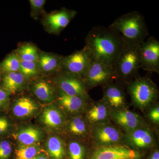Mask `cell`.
<instances>
[{
    "label": "cell",
    "instance_id": "d590c367",
    "mask_svg": "<svg viewBox=\"0 0 159 159\" xmlns=\"http://www.w3.org/2000/svg\"><path fill=\"white\" fill-rule=\"evenodd\" d=\"M32 159H50L47 156L43 154L40 153Z\"/></svg>",
    "mask_w": 159,
    "mask_h": 159
},
{
    "label": "cell",
    "instance_id": "7402d4cb",
    "mask_svg": "<svg viewBox=\"0 0 159 159\" xmlns=\"http://www.w3.org/2000/svg\"><path fill=\"white\" fill-rule=\"evenodd\" d=\"M66 126L68 132L74 136L82 139L89 136V124L85 117L81 115L72 117Z\"/></svg>",
    "mask_w": 159,
    "mask_h": 159
},
{
    "label": "cell",
    "instance_id": "d6986e66",
    "mask_svg": "<svg viewBox=\"0 0 159 159\" xmlns=\"http://www.w3.org/2000/svg\"><path fill=\"white\" fill-rule=\"evenodd\" d=\"M25 84V78L19 72L2 73L1 88L10 94L22 90Z\"/></svg>",
    "mask_w": 159,
    "mask_h": 159
},
{
    "label": "cell",
    "instance_id": "8992f818",
    "mask_svg": "<svg viewBox=\"0 0 159 159\" xmlns=\"http://www.w3.org/2000/svg\"><path fill=\"white\" fill-rule=\"evenodd\" d=\"M83 80L88 90L116 80V73L113 66L93 60Z\"/></svg>",
    "mask_w": 159,
    "mask_h": 159
},
{
    "label": "cell",
    "instance_id": "d6a6232c",
    "mask_svg": "<svg viewBox=\"0 0 159 159\" xmlns=\"http://www.w3.org/2000/svg\"><path fill=\"white\" fill-rule=\"evenodd\" d=\"M148 116L152 122L156 124H158L159 122V106L157 105L152 107L149 111Z\"/></svg>",
    "mask_w": 159,
    "mask_h": 159
},
{
    "label": "cell",
    "instance_id": "1f68e13d",
    "mask_svg": "<svg viewBox=\"0 0 159 159\" xmlns=\"http://www.w3.org/2000/svg\"><path fill=\"white\" fill-rule=\"evenodd\" d=\"M11 94L2 88H0V109L5 108L8 105Z\"/></svg>",
    "mask_w": 159,
    "mask_h": 159
},
{
    "label": "cell",
    "instance_id": "ffe728a7",
    "mask_svg": "<svg viewBox=\"0 0 159 159\" xmlns=\"http://www.w3.org/2000/svg\"><path fill=\"white\" fill-rule=\"evenodd\" d=\"M32 91L39 101L45 103L53 102L57 98L55 88L52 83L46 80L41 79L34 82Z\"/></svg>",
    "mask_w": 159,
    "mask_h": 159
},
{
    "label": "cell",
    "instance_id": "603a6c76",
    "mask_svg": "<svg viewBox=\"0 0 159 159\" xmlns=\"http://www.w3.org/2000/svg\"><path fill=\"white\" fill-rule=\"evenodd\" d=\"M16 140L21 145L36 144L42 140V132L39 129L33 126H28L21 129L15 135Z\"/></svg>",
    "mask_w": 159,
    "mask_h": 159
},
{
    "label": "cell",
    "instance_id": "52a82bcc",
    "mask_svg": "<svg viewBox=\"0 0 159 159\" xmlns=\"http://www.w3.org/2000/svg\"><path fill=\"white\" fill-rule=\"evenodd\" d=\"M93 61L89 51L85 46L61 59V71L74 74L83 79Z\"/></svg>",
    "mask_w": 159,
    "mask_h": 159
},
{
    "label": "cell",
    "instance_id": "3957f363",
    "mask_svg": "<svg viewBox=\"0 0 159 159\" xmlns=\"http://www.w3.org/2000/svg\"><path fill=\"white\" fill-rule=\"evenodd\" d=\"M140 45H126L114 63L116 81L124 86L139 76L141 68Z\"/></svg>",
    "mask_w": 159,
    "mask_h": 159
},
{
    "label": "cell",
    "instance_id": "ac0fdd59",
    "mask_svg": "<svg viewBox=\"0 0 159 159\" xmlns=\"http://www.w3.org/2000/svg\"><path fill=\"white\" fill-rule=\"evenodd\" d=\"M40 120L44 125L50 128L60 129L66 123L64 114L57 106L51 105L43 110Z\"/></svg>",
    "mask_w": 159,
    "mask_h": 159
},
{
    "label": "cell",
    "instance_id": "2e32d148",
    "mask_svg": "<svg viewBox=\"0 0 159 159\" xmlns=\"http://www.w3.org/2000/svg\"><path fill=\"white\" fill-rule=\"evenodd\" d=\"M111 111L101 99L90 103L85 111V118L89 125L109 122Z\"/></svg>",
    "mask_w": 159,
    "mask_h": 159
},
{
    "label": "cell",
    "instance_id": "4316f807",
    "mask_svg": "<svg viewBox=\"0 0 159 159\" xmlns=\"http://www.w3.org/2000/svg\"><path fill=\"white\" fill-rule=\"evenodd\" d=\"M41 149L36 144L21 145L16 150V159H32L41 153Z\"/></svg>",
    "mask_w": 159,
    "mask_h": 159
},
{
    "label": "cell",
    "instance_id": "4dcf8cb0",
    "mask_svg": "<svg viewBox=\"0 0 159 159\" xmlns=\"http://www.w3.org/2000/svg\"><path fill=\"white\" fill-rule=\"evenodd\" d=\"M12 152V147L9 141H0V159H9Z\"/></svg>",
    "mask_w": 159,
    "mask_h": 159
},
{
    "label": "cell",
    "instance_id": "277c9868",
    "mask_svg": "<svg viewBox=\"0 0 159 159\" xmlns=\"http://www.w3.org/2000/svg\"><path fill=\"white\" fill-rule=\"evenodd\" d=\"M125 87L132 103L143 110L154 103L158 97L157 87L148 77L139 76Z\"/></svg>",
    "mask_w": 159,
    "mask_h": 159
},
{
    "label": "cell",
    "instance_id": "4fadbf2b",
    "mask_svg": "<svg viewBox=\"0 0 159 159\" xmlns=\"http://www.w3.org/2000/svg\"><path fill=\"white\" fill-rule=\"evenodd\" d=\"M154 139L151 130L145 125L129 132L125 133L123 142L131 148L145 149L153 145Z\"/></svg>",
    "mask_w": 159,
    "mask_h": 159
},
{
    "label": "cell",
    "instance_id": "ba28073f",
    "mask_svg": "<svg viewBox=\"0 0 159 159\" xmlns=\"http://www.w3.org/2000/svg\"><path fill=\"white\" fill-rule=\"evenodd\" d=\"M54 80L58 90L66 95L76 96L91 100L87 89L81 77L60 71L57 73Z\"/></svg>",
    "mask_w": 159,
    "mask_h": 159
},
{
    "label": "cell",
    "instance_id": "6da1fadb",
    "mask_svg": "<svg viewBox=\"0 0 159 159\" xmlns=\"http://www.w3.org/2000/svg\"><path fill=\"white\" fill-rule=\"evenodd\" d=\"M85 42L93 60L111 66L126 45L116 31L102 26L93 27L86 36Z\"/></svg>",
    "mask_w": 159,
    "mask_h": 159
},
{
    "label": "cell",
    "instance_id": "9a60e30c",
    "mask_svg": "<svg viewBox=\"0 0 159 159\" xmlns=\"http://www.w3.org/2000/svg\"><path fill=\"white\" fill-rule=\"evenodd\" d=\"M57 102L60 107L71 114H78L85 111L91 100L66 95L61 91H57Z\"/></svg>",
    "mask_w": 159,
    "mask_h": 159
},
{
    "label": "cell",
    "instance_id": "d4e9b609",
    "mask_svg": "<svg viewBox=\"0 0 159 159\" xmlns=\"http://www.w3.org/2000/svg\"><path fill=\"white\" fill-rule=\"evenodd\" d=\"M39 52L37 48L34 45L25 43L18 48L15 53L21 61L37 62Z\"/></svg>",
    "mask_w": 159,
    "mask_h": 159
},
{
    "label": "cell",
    "instance_id": "5b68a950",
    "mask_svg": "<svg viewBox=\"0 0 159 159\" xmlns=\"http://www.w3.org/2000/svg\"><path fill=\"white\" fill-rule=\"evenodd\" d=\"M124 134L109 122L90 125L89 137L98 147L119 145Z\"/></svg>",
    "mask_w": 159,
    "mask_h": 159
},
{
    "label": "cell",
    "instance_id": "44dd1931",
    "mask_svg": "<svg viewBox=\"0 0 159 159\" xmlns=\"http://www.w3.org/2000/svg\"><path fill=\"white\" fill-rule=\"evenodd\" d=\"M38 109V105L33 99L22 97L16 100L12 107V112L17 118H25L33 116Z\"/></svg>",
    "mask_w": 159,
    "mask_h": 159
},
{
    "label": "cell",
    "instance_id": "e0dca14e",
    "mask_svg": "<svg viewBox=\"0 0 159 159\" xmlns=\"http://www.w3.org/2000/svg\"><path fill=\"white\" fill-rule=\"evenodd\" d=\"M62 57L58 54L39 51L37 63L41 73L46 74L59 73L61 71Z\"/></svg>",
    "mask_w": 159,
    "mask_h": 159
},
{
    "label": "cell",
    "instance_id": "9c48e42d",
    "mask_svg": "<svg viewBox=\"0 0 159 159\" xmlns=\"http://www.w3.org/2000/svg\"><path fill=\"white\" fill-rule=\"evenodd\" d=\"M141 68L148 72L159 74V41L149 37L140 45Z\"/></svg>",
    "mask_w": 159,
    "mask_h": 159
},
{
    "label": "cell",
    "instance_id": "484cf974",
    "mask_svg": "<svg viewBox=\"0 0 159 159\" xmlns=\"http://www.w3.org/2000/svg\"><path fill=\"white\" fill-rule=\"evenodd\" d=\"M20 62L16 53H11L0 63V71L2 73L19 72Z\"/></svg>",
    "mask_w": 159,
    "mask_h": 159
},
{
    "label": "cell",
    "instance_id": "836d02e7",
    "mask_svg": "<svg viewBox=\"0 0 159 159\" xmlns=\"http://www.w3.org/2000/svg\"><path fill=\"white\" fill-rule=\"evenodd\" d=\"M10 123L6 117L0 116V136L6 134L10 127Z\"/></svg>",
    "mask_w": 159,
    "mask_h": 159
},
{
    "label": "cell",
    "instance_id": "30bf717a",
    "mask_svg": "<svg viewBox=\"0 0 159 159\" xmlns=\"http://www.w3.org/2000/svg\"><path fill=\"white\" fill-rule=\"evenodd\" d=\"M77 14L75 10L65 8L48 14L46 13L43 20V25L48 33L59 34Z\"/></svg>",
    "mask_w": 159,
    "mask_h": 159
},
{
    "label": "cell",
    "instance_id": "f1b7e54d",
    "mask_svg": "<svg viewBox=\"0 0 159 159\" xmlns=\"http://www.w3.org/2000/svg\"><path fill=\"white\" fill-rule=\"evenodd\" d=\"M68 150L70 159H84L85 149L78 142L72 141L68 144Z\"/></svg>",
    "mask_w": 159,
    "mask_h": 159
},
{
    "label": "cell",
    "instance_id": "83f0119b",
    "mask_svg": "<svg viewBox=\"0 0 159 159\" xmlns=\"http://www.w3.org/2000/svg\"><path fill=\"white\" fill-rule=\"evenodd\" d=\"M19 72L26 79L35 77L41 73L37 62L23 61H21Z\"/></svg>",
    "mask_w": 159,
    "mask_h": 159
},
{
    "label": "cell",
    "instance_id": "8d00e7d4",
    "mask_svg": "<svg viewBox=\"0 0 159 159\" xmlns=\"http://www.w3.org/2000/svg\"><path fill=\"white\" fill-rule=\"evenodd\" d=\"M2 72L0 71V88H1V78H2Z\"/></svg>",
    "mask_w": 159,
    "mask_h": 159
},
{
    "label": "cell",
    "instance_id": "7a4b0ae2",
    "mask_svg": "<svg viewBox=\"0 0 159 159\" xmlns=\"http://www.w3.org/2000/svg\"><path fill=\"white\" fill-rule=\"evenodd\" d=\"M109 27L118 32L126 44L129 45H141L148 36L145 18L138 11L121 16Z\"/></svg>",
    "mask_w": 159,
    "mask_h": 159
},
{
    "label": "cell",
    "instance_id": "e575fe53",
    "mask_svg": "<svg viewBox=\"0 0 159 159\" xmlns=\"http://www.w3.org/2000/svg\"><path fill=\"white\" fill-rule=\"evenodd\" d=\"M149 159H159V152L158 150L154 151Z\"/></svg>",
    "mask_w": 159,
    "mask_h": 159
},
{
    "label": "cell",
    "instance_id": "8fae6325",
    "mask_svg": "<svg viewBox=\"0 0 159 159\" xmlns=\"http://www.w3.org/2000/svg\"><path fill=\"white\" fill-rule=\"evenodd\" d=\"M124 87L116 81L102 86L103 97L102 99L111 111L125 108L126 98Z\"/></svg>",
    "mask_w": 159,
    "mask_h": 159
},
{
    "label": "cell",
    "instance_id": "cb8c5ba5",
    "mask_svg": "<svg viewBox=\"0 0 159 159\" xmlns=\"http://www.w3.org/2000/svg\"><path fill=\"white\" fill-rule=\"evenodd\" d=\"M46 148L48 153L53 159H63L65 156L63 142L57 136L49 137L46 142Z\"/></svg>",
    "mask_w": 159,
    "mask_h": 159
},
{
    "label": "cell",
    "instance_id": "5bb4252c",
    "mask_svg": "<svg viewBox=\"0 0 159 159\" xmlns=\"http://www.w3.org/2000/svg\"><path fill=\"white\" fill-rule=\"evenodd\" d=\"M110 119L125 131L129 132L145 125L141 116L126 108L111 111Z\"/></svg>",
    "mask_w": 159,
    "mask_h": 159
},
{
    "label": "cell",
    "instance_id": "f546056e",
    "mask_svg": "<svg viewBox=\"0 0 159 159\" xmlns=\"http://www.w3.org/2000/svg\"><path fill=\"white\" fill-rule=\"evenodd\" d=\"M31 17L35 20L38 19L39 16L42 13H45L44 6L45 4V0H30Z\"/></svg>",
    "mask_w": 159,
    "mask_h": 159
},
{
    "label": "cell",
    "instance_id": "7c38bea8",
    "mask_svg": "<svg viewBox=\"0 0 159 159\" xmlns=\"http://www.w3.org/2000/svg\"><path fill=\"white\" fill-rule=\"evenodd\" d=\"M141 154L138 151L125 145H116L97 148L92 159H139Z\"/></svg>",
    "mask_w": 159,
    "mask_h": 159
}]
</instances>
